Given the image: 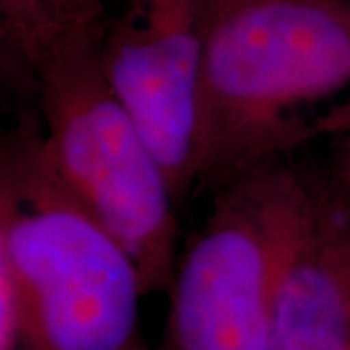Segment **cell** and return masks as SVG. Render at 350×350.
I'll return each mask as SVG.
<instances>
[{
    "label": "cell",
    "instance_id": "cell-1",
    "mask_svg": "<svg viewBox=\"0 0 350 350\" xmlns=\"http://www.w3.org/2000/svg\"><path fill=\"white\" fill-rule=\"evenodd\" d=\"M350 131V0H222L202 64L195 195Z\"/></svg>",
    "mask_w": 350,
    "mask_h": 350
},
{
    "label": "cell",
    "instance_id": "cell-2",
    "mask_svg": "<svg viewBox=\"0 0 350 350\" xmlns=\"http://www.w3.org/2000/svg\"><path fill=\"white\" fill-rule=\"evenodd\" d=\"M20 113L0 148V273L16 288L20 350H154L133 255L57 174L27 101Z\"/></svg>",
    "mask_w": 350,
    "mask_h": 350
},
{
    "label": "cell",
    "instance_id": "cell-3",
    "mask_svg": "<svg viewBox=\"0 0 350 350\" xmlns=\"http://www.w3.org/2000/svg\"><path fill=\"white\" fill-rule=\"evenodd\" d=\"M96 33L2 53L57 174L137 262L146 294L170 284L181 206L150 142L101 68Z\"/></svg>",
    "mask_w": 350,
    "mask_h": 350
},
{
    "label": "cell",
    "instance_id": "cell-4",
    "mask_svg": "<svg viewBox=\"0 0 350 350\" xmlns=\"http://www.w3.org/2000/svg\"><path fill=\"white\" fill-rule=\"evenodd\" d=\"M181 243L154 350H267L276 288L304 208L298 154L211 195Z\"/></svg>",
    "mask_w": 350,
    "mask_h": 350
},
{
    "label": "cell",
    "instance_id": "cell-5",
    "mask_svg": "<svg viewBox=\"0 0 350 350\" xmlns=\"http://www.w3.org/2000/svg\"><path fill=\"white\" fill-rule=\"evenodd\" d=\"M208 0H113L101 68L163 165L181 211L195 197Z\"/></svg>",
    "mask_w": 350,
    "mask_h": 350
},
{
    "label": "cell",
    "instance_id": "cell-6",
    "mask_svg": "<svg viewBox=\"0 0 350 350\" xmlns=\"http://www.w3.org/2000/svg\"><path fill=\"white\" fill-rule=\"evenodd\" d=\"M298 162L304 208L267 350H350V154L335 137L300 152Z\"/></svg>",
    "mask_w": 350,
    "mask_h": 350
},
{
    "label": "cell",
    "instance_id": "cell-7",
    "mask_svg": "<svg viewBox=\"0 0 350 350\" xmlns=\"http://www.w3.org/2000/svg\"><path fill=\"white\" fill-rule=\"evenodd\" d=\"M113 0H0L2 53L68 36H101Z\"/></svg>",
    "mask_w": 350,
    "mask_h": 350
},
{
    "label": "cell",
    "instance_id": "cell-8",
    "mask_svg": "<svg viewBox=\"0 0 350 350\" xmlns=\"http://www.w3.org/2000/svg\"><path fill=\"white\" fill-rule=\"evenodd\" d=\"M340 140H342V144H345V146H347V150H349V154H350V131H347V133H345V135H340Z\"/></svg>",
    "mask_w": 350,
    "mask_h": 350
},
{
    "label": "cell",
    "instance_id": "cell-9",
    "mask_svg": "<svg viewBox=\"0 0 350 350\" xmlns=\"http://www.w3.org/2000/svg\"><path fill=\"white\" fill-rule=\"evenodd\" d=\"M218 2H222V0H208V6H211V10H213L214 6L218 4Z\"/></svg>",
    "mask_w": 350,
    "mask_h": 350
}]
</instances>
